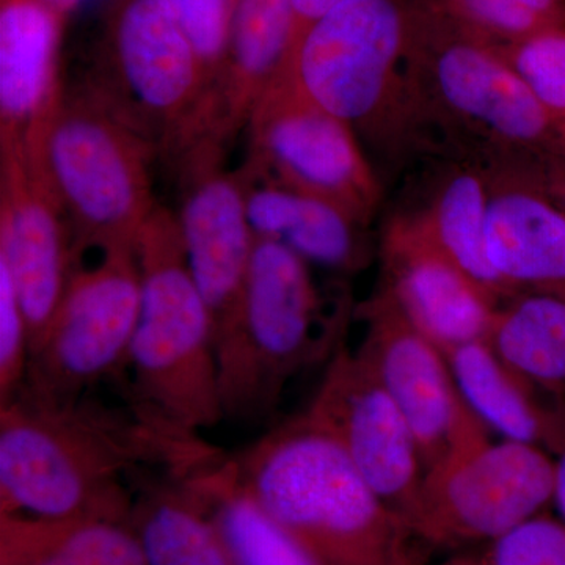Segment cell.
<instances>
[{
	"mask_svg": "<svg viewBox=\"0 0 565 565\" xmlns=\"http://www.w3.org/2000/svg\"><path fill=\"white\" fill-rule=\"evenodd\" d=\"M222 456L203 437L156 423L125 397L110 404L92 392L40 403L17 394L0 404V514L128 522L137 476L192 473Z\"/></svg>",
	"mask_w": 565,
	"mask_h": 565,
	"instance_id": "obj_1",
	"label": "cell"
},
{
	"mask_svg": "<svg viewBox=\"0 0 565 565\" xmlns=\"http://www.w3.org/2000/svg\"><path fill=\"white\" fill-rule=\"evenodd\" d=\"M232 460L245 489L322 565H423L404 516L307 415Z\"/></svg>",
	"mask_w": 565,
	"mask_h": 565,
	"instance_id": "obj_2",
	"label": "cell"
},
{
	"mask_svg": "<svg viewBox=\"0 0 565 565\" xmlns=\"http://www.w3.org/2000/svg\"><path fill=\"white\" fill-rule=\"evenodd\" d=\"M416 134L437 131L452 154L490 167L555 152L557 121L497 44L444 0H423L407 62Z\"/></svg>",
	"mask_w": 565,
	"mask_h": 565,
	"instance_id": "obj_3",
	"label": "cell"
},
{
	"mask_svg": "<svg viewBox=\"0 0 565 565\" xmlns=\"http://www.w3.org/2000/svg\"><path fill=\"white\" fill-rule=\"evenodd\" d=\"M139 321L121 396L156 423L202 437L223 419L214 322L193 280L177 215L156 206L137 244Z\"/></svg>",
	"mask_w": 565,
	"mask_h": 565,
	"instance_id": "obj_4",
	"label": "cell"
},
{
	"mask_svg": "<svg viewBox=\"0 0 565 565\" xmlns=\"http://www.w3.org/2000/svg\"><path fill=\"white\" fill-rule=\"evenodd\" d=\"M343 315L327 313L310 264L256 237L239 303L215 337L223 419H270L294 379L340 349Z\"/></svg>",
	"mask_w": 565,
	"mask_h": 565,
	"instance_id": "obj_5",
	"label": "cell"
},
{
	"mask_svg": "<svg viewBox=\"0 0 565 565\" xmlns=\"http://www.w3.org/2000/svg\"><path fill=\"white\" fill-rule=\"evenodd\" d=\"M22 145L61 204L77 262L88 250H137L158 206L147 140L87 92L62 90Z\"/></svg>",
	"mask_w": 565,
	"mask_h": 565,
	"instance_id": "obj_6",
	"label": "cell"
},
{
	"mask_svg": "<svg viewBox=\"0 0 565 565\" xmlns=\"http://www.w3.org/2000/svg\"><path fill=\"white\" fill-rule=\"evenodd\" d=\"M423 0H344L294 46L285 76L356 134H416L407 62Z\"/></svg>",
	"mask_w": 565,
	"mask_h": 565,
	"instance_id": "obj_7",
	"label": "cell"
},
{
	"mask_svg": "<svg viewBox=\"0 0 565 565\" xmlns=\"http://www.w3.org/2000/svg\"><path fill=\"white\" fill-rule=\"evenodd\" d=\"M88 95L156 151L173 156L191 136L207 76L166 0H114Z\"/></svg>",
	"mask_w": 565,
	"mask_h": 565,
	"instance_id": "obj_8",
	"label": "cell"
},
{
	"mask_svg": "<svg viewBox=\"0 0 565 565\" xmlns=\"http://www.w3.org/2000/svg\"><path fill=\"white\" fill-rule=\"evenodd\" d=\"M555 486V457L546 449L494 441L481 426L427 468L407 523L423 544L486 546L545 514Z\"/></svg>",
	"mask_w": 565,
	"mask_h": 565,
	"instance_id": "obj_9",
	"label": "cell"
},
{
	"mask_svg": "<svg viewBox=\"0 0 565 565\" xmlns=\"http://www.w3.org/2000/svg\"><path fill=\"white\" fill-rule=\"evenodd\" d=\"M98 253V262L74 269L18 394L66 403L125 375L140 315L139 255L129 248Z\"/></svg>",
	"mask_w": 565,
	"mask_h": 565,
	"instance_id": "obj_10",
	"label": "cell"
},
{
	"mask_svg": "<svg viewBox=\"0 0 565 565\" xmlns=\"http://www.w3.org/2000/svg\"><path fill=\"white\" fill-rule=\"evenodd\" d=\"M244 174L318 196L370 225L381 184L351 126L308 99L288 77L270 85L247 122Z\"/></svg>",
	"mask_w": 565,
	"mask_h": 565,
	"instance_id": "obj_11",
	"label": "cell"
},
{
	"mask_svg": "<svg viewBox=\"0 0 565 565\" xmlns=\"http://www.w3.org/2000/svg\"><path fill=\"white\" fill-rule=\"evenodd\" d=\"M305 415L407 522L426 468L404 415L359 349L341 344L334 352Z\"/></svg>",
	"mask_w": 565,
	"mask_h": 565,
	"instance_id": "obj_12",
	"label": "cell"
},
{
	"mask_svg": "<svg viewBox=\"0 0 565 565\" xmlns=\"http://www.w3.org/2000/svg\"><path fill=\"white\" fill-rule=\"evenodd\" d=\"M360 313L366 329L359 351L404 415L427 470L484 424L460 396L445 352L405 316L392 294L382 288Z\"/></svg>",
	"mask_w": 565,
	"mask_h": 565,
	"instance_id": "obj_13",
	"label": "cell"
},
{
	"mask_svg": "<svg viewBox=\"0 0 565 565\" xmlns=\"http://www.w3.org/2000/svg\"><path fill=\"white\" fill-rule=\"evenodd\" d=\"M223 151V141L203 137L173 156L181 178L177 221L215 337L239 303L256 239L243 181L239 173L226 172Z\"/></svg>",
	"mask_w": 565,
	"mask_h": 565,
	"instance_id": "obj_14",
	"label": "cell"
},
{
	"mask_svg": "<svg viewBox=\"0 0 565 565\" xmlns=\"http://www.w3.org/2000/svg\"><path fill=\"white\" fill-rule=\"evenodd\" d=\"M0 147V263L9 267L17 286L32 351L57 313L79 262L61 204L24 145Z\"/></svg>",
	"mask_w": 565,
	"mask_h": 565,
	"instance_id": "obj_15",
	"label": "cell"
},
{
	"mask_svg": "<svg viewBox=\"0 0 565 565\" xmlns=\"http://www.w3.org/2000/svg\"><path fill=\"white\" fill-rule=\"evenodd\" d=\"M544 162L492 167L487 258L512 299H565V206L546 181Z\"/></svg>",
	"mask_w": 565,
	"mask_h": 565,
	"instance_id": "obj_16",
	"label": "cell"
},
{
	"mask_svg": "<svg viewBox=\"0 0 565 565\" xmlns=\"http://www.w3.org/2000/svg\"><path fill=\"white\" fill-rule=\"evenodd\" d=\"M384 286L441 351L489 341L500 305L394 215L381 241Z\"/></svg>",
	"mask_w": 565,
	"mask_h": 565,
	"instance_id": "obj_17",
	"label": "cell"
},
{
	"mask_svg": "<svg viewBox=\"0 0 565 565\" xmlns=\"http://www.w3.org/2000/svg\"><path fill=\"white\" fill-rule=\"evenodd\" d=\"M292 0H232L221 66L193 126V139L226 143L247 125L264 93L275 84L294 47Z\"/></svg>",
	"mask_w": 565,
	"mask_h": 565,
	"instance_id": "obj_18",
	"label": "cell"
},
{
	"mask_svg": "<svg viewBox=\"0 0 565 565\" xmlns=\"http://www.w3.org/2000/svg\"><path fill=\"white\" fill-rule=\"evenodd\" d=\"M63 13L54 0H0V145L22 143L61 96Z\"/></svg>",
	"mask_w": 565,
	"mask_h": 565,
	"instance_id": "obj_19",
	"label": "cell"
},
{
	"mask_svg": "<svg viewBox=\"0 0 565 565\" xmlns=\"http://www.w3.org/2000/svg\"><path fill=\"white\" fill-rule=\"evenodd\" d=\"M255 237L277 241L310 266L352 274L370 262L366 223L318 196L239 172Z\"/></svg>",
	"mask_w": 565,
	"mask_h": 565,
	"instance_id": "obj_20",
	"label": "cell"
},
{
	"mask_svg": "<svg viewBox=\"0 0 565 565\" xmlns=\"http://www.w3.org/2000/svg\"><path fill=\"white\" fill-rule=\"evenodd\" d=\"M438 174L422 206L397 215L501 308L512 297L494 274L486 250L492 167L452 154Z\"/></svg>",
	"mask_w": 565,
	"mask_h": 565,
	"instance_id": "obj_21",
	"label": "cell"
},
{
	"mask_svg": "<svg viewBox=\"0 0 565 565\" xmlns=\"http://www.w3.org/2000/svg\"><path fill=\"white\" fill-rule=\"evenodd\" d=\"M192 473L143 471L134 481L128 523L147 565H233Z\"/></svg>",
	"mask_w": 565,
	"mask_h": 565,
	"instance_id": "obj_22",
	"label": "cell"
},
{
	"mask_svg": "<svg viewBox=\"0 0 565 565\" xmlns=\"http://www.w3.org/2000/svg\"><path fill=\"white\" fill-rule=\"evenodd\" d=\"M445 355L460 396L487 429L505 440L542 446L550 452L555 412L490 341L457 345Z\"/></svg>",
	"mask_w": 565,
	"mask_h": 565,
	"instance_id": "obj_23",
	"label": "cell"
},
{
	"mask_svg": "<svg viewBox=\"0 0 565 565\" xmlns=\"http://www.w3.org/2000/svg\"><path fill=\"white\" fill-rule=\"evenodd\" d=\"M0 565H147L128 522L0 514Z\"/></svg>",
	"mask_w": 565,
	"mask_h": 565,
	"instance_id": "obj_24",
	"label": "cell"
},
{
	"mask_svg": "<svg viewBox=\"0 0 565 565\" xmlns=\"http://www.w3.org/2000/svg\"><path fill=\"white\" fill-rule=\"evenodd\" d=\"M191 481L210 509L233 565H322L245 489L232 457L200 468Z\"/></svg>",
	"mask_w": 565,
	"mask_h": 565,
	"instance_id": "obj_25",
	"label": "cell"
},
{
	"mask_svg": "<svg viewBox=\"0 0 565 565\" xmlns=\"http://www.w3.org/2000/svg\"><path fill=\"white\" fill-rule=\"evenodd\" d=\"M490 343L515 373L565 414V299L520 296L498 310Z\"/></svg>",
	"mask_w": 565,
	"mask_h": 565,
	"instance_id": "obj_26",
	"label": "cell"
},
{
	"mask_svg": "<svg viewBox=\"0 0 565 565\" xmlns=\"http://www.w3.org/2000/svg\"><path fill=\"white\" fill-rule=\"evenodd\" d=\"M468 28L494 44H511L565 28V0H444Z\"/></svg>",
	"mask_w": 565,
	"mask_h": 565,
	"instance_id": "obj_27",
	"label": "cell"
},
{
	"mask_svg": "<svg viewBox=\"0 0 565 565\" xmlns=\"http://www.w3.org/2000/svg\"><path fill=\"white\" fill-rule=\"evenodd\" d=\"M535 98L557 121L565 118V28L552 29L516 41L497 44Z\"/></svg>",
	"mask_w": 565,
	"mask_h": 565,
	"instance_id": "obj_28",
	"label": "cell"
},
{
	"mask_svg": "<svg viewBox=\"0 0 565 565\" xmlns=\"http://www.w3.org/2000/svg\"><path fill=\"white\" fill-rule=\"evenodd\" d=\"M482 565H565V520L534 516L484 546Z\"/></svg>",
	"mask_w": 565,
	"mask_h": 565,
	"instance_id": "obj_29",
	"label": "cell"
},
{
	"mask_svg": "<svg viewBox=\"0 0 565 565\" xmlns=\"http://www.w3.org/2000/svg\"><path fill=\"white\" fill-rule=\"evenodd\" d=\"M31 338L9 267L0 263V404L13 399L28 374Z\"/></svg>",
	"mask_w": 565,
	"mask_h": 565,
	"instance_id": "obj_30",
	"label": "cell"
},
{
	"mask_svg": "<svg viewBox=\"0 0 565 565\" xmlns=\"http://www.w3.org/2000/svg\"><path fill=\"white\" fill-rule=\"evenodd\" d=\"M191 39L207 76L210 90L225 50L232 0H166Z\"/></svg>",
	"mask_w": 565,
	"mask_h": 565,
	"instance_id": "obj_31",
	"label": "cell"
},
{
	"mask_svg": "<svg viewBox=\"0 0 565 565\" xmlns=\"http://www.w3.org/2000/svg\"><path fill=\"white\" fill-rule=\"evenodd\" d=\"M550 452L555 457L556 462V486L553 505H555L559 519L565 520V415L557 414L556 435Z\"/></svg>",
	"mask_w": 565,
	"mask_h": 565,
	"instance_id": "obj_32",
	"label": "cell"
},
{
	"mask_svg": "<svg viewBox=\"0 0 565 565\" xmlns=\"http://www.w3.org/2000/svg\"><path fill=\"white\" fill-rule=\"evenodd\" d=\"M341 2H344V0H292L294 17H296L294 46L315 21H318L327 11L332 10Z\"/></svg>",
	"mask_w": 565,
	"mask_h": 565,
	"instance_id": "obj_33",
	"label": "cell"
},
{
	"mask_svg": "<svg viewBox=\"0 0 565 565\" xmlns=\"http://www.w3.org/2000/svg\"><path fill=\"white\" fill-rule=\"evenodd\" d=\"M545 177L550 188L565 206V156L548 154L544 162Z\"/></svg>",
	"mask_w": 565,
	"mask_h": 565,
	"instance_id": "obj_34",
	"label": "cell"
},
{
	"mask_svg": "<svg viewBox=\"0 0 565 565\" xmlns=\"http://www.w3.org/2000/svg\"><path fill=\"white\" fill-rule=\"evenodd\" d=\"M437 565H482L478 555H459Z\"/></svg>",
	"mask_w": 565,
	"mask_h": 565,
	"instance_id": "obj_35",
	"label": "cell"
},
{
	"mask_svg": "<svg viewBox=\"0 0 565 565\" xmlns=\"http://www.w3.org/2000/svg\"><path fill=\"white\" fill-rule=\"evenodd\" d=\"M553 154L565 156V118L557 122L556 145Z\"/></svg>",
	"mask_w": 565,
	"mask_h": 565,
	"instance_id": "obj_36",
	"label": "cell"
}]
</instances>
